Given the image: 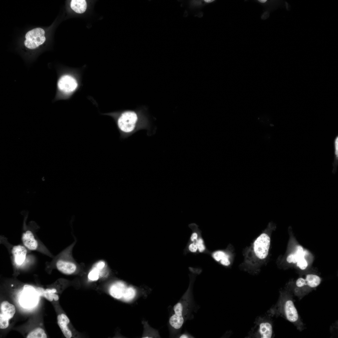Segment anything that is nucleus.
Listing matches in <instances>:
<instances>
[{
	"instance_id": "19",
	"label": "nucleus",
	"mask_w": 338,
	"mask_h": 338,
	"mask_svg": "<svg viewBox=\"0 0 338 338\" xmlns=\"http://www.w3.org/2000/svg\"><path fill=\"white\" fill-rule=\"evenodd\" d=\"M213 257L216 261H220L223 265L228 266L230 264L229 256L223 251H218L215 252L213 254Z\"/></svg>"
},
{
	"instance_id": "12",
	"label": "nucleus",
	"mask_w": 338,
	"mask_h": 338,
	"mask_svg": "<svg viewBox=\"0 0 338 338\" xmlns=\"http://www.w3.org/2000/svg\"><path fill=\"white\" fill-rule=\"evenodd\" d=\"M14 261L18 265H21L25 261L27 253L26 247L20 245L14 246L12 250Z\"/></svg>"
},
{
	"instance_id": "1",
	"label": "nucleus",
	"mask_w": 338,
	"mask_h": 338,
	"mask_svg": "<svg viewBox=\"0 0 338 338\" xmlns=\"http://www.w3.org/2000/svg\"><path fill=\"white\" fill-rule=\"evenodd\" d=\"M78 83L75 76L69 73L59 75L56 84V93L54 101L69 98L76 90Z\"/></svg>"
},
{
	"instance_id": "27",
	"label": "nucleus",
	"mask_w": 338,
	"mask_h": 338,
	"mask_svg": "<svg viewBox=\"0 0 338 338\" xmlns=\"http://www.w3.org/2000/svg\"><path fill=\"white\" fill-rule=\"evenodd\" d=\"M197 247L195 243H193L191 244L189 246V250L192 252H195L197 251Z\"/></svg>"
},
{
	"instance_id": "17",
	"label": "nucleus",
	"mask_w": 338,
	"mask_h": 338,
	"mask_svg": "<svg viewBox=\"0 0 338 338\" xmlns=\"http://www.w3.org/2000/svg\"><path fill=\"white\" fill-rule=\"evenodd\" d=\"M70 7L76 13H82L86 9L87 3L84 0H72L70 2Z\"/></svg>"
},
{
	"instance_id": "3",
	"label": "nucleus",
	"mask_w": 338,
	"mask_h": 338,
	"mask_svg": "<svg viewBox=\"0 0 338 338\" xmlns=\"http://www.w3.org/2000/svg\"><path fill=\"white\" fill-rule=\"evenodd\" d=\"M45 32L41 28H36L28 31L26 34L25 46L30 49H34L45 41Z\"/></svg>"
},
{
	"instance_id": "18",
	"label": "nucleus",
	"mask_w": 338,
	"mask_h": 338,
	"mask_svg": "<svg viewBox=\"0 0 338 338\" xmlns=\"http://www.w3.org/2000/svg\"><path fill=\"white\" fill-rule=\"evenodd\" d=\"M305 253L302 247L299 245L297 246L296 250L294 254L289 255L287 258V262L289 263H297L301 258L304 257Z\"/></svg>"
},
{
	"instance_id": "5",
	"label": "nucleus",
	"mask_w": 338,
	"mask_h": 338,
	"mask_svg": "<svg viewBox=\"0 0 338 338\" xmlns=\"http://www.w3.org/2000/svg\"><path fill=\"white\" fill-rule=\"evenodd\" d=\"M36 289L29 285H25L19 299V303L25 308L31 307L34 305L37 301Z\"/></svg>"
},
{
	"instance_id": "11",
	"label": "nucleus",
	"mask_w": 338,
	"mask_h": 338,
	"mask_svg": "<svg viewBox=\"0 0 338 338\" xmlns=\"http://www.w3.org/2000/svg\"><path fill=\"white\" fill-rule=\"evenodd\" d=\"M284 312L287 319L290 322H294L298 319L299 315L293 301L291 300L286 301L284 306Z\"/></svg>"
},
{
	"instance_id": "24",
	"label": "nucleus",
	"mask_w": 338,
	"mask_h": 338,
	"mask_svg": "<svg viewBox=\"0 0 338 338\" xmlns=\"http://www.w3.org/2000/svg\"><path fill=\"white\" fill-rule=\"evenodd\" d=\"M9 319L5 317L3 314H0V328L5 329L7 328L9 325Z\"/></svg>"
},
{
	"instance_id": "13",
	"label": "nucleus",
	"mask_w": 338,
	"mask_h": 338,
	"mask_svg": "<svg viewBox=\"0 0 338 338\" xmlns=\"http://www.w3.org/2000/svg\"><path fill=\"white\" fill-rule=\"evenodd\" d=\"M57 319L58 325L65 337L67 338H71L72 334L67 326L70 322L68 317L65 314H61L58 316Z\"/></svg>"
},
{
	"instance_id": "7",
	"label": "nucleus",
	"mask_w": 338,
	"mask_h": 338,
	"mask_svg": "<svg viewBox=\"0 0 338 338\" xmlns=\"http://www.w3.org/2000/svg\"><path fill=\"white\" fill-rule=\"evenodd\" d=\"M321 282V279L318 275L308 274L306 275L305 279L302 278L298 279L296 281V284L299 287L307 285L310 288H314L319 285Z\"/></svg>"
},
{
	"instance_id": "6",
	"label": "nucleus",
	"mask_w": 338,
	"mask_h": 338,
	"mask_svg": "<svg viewBox=\"0 0 338 338\" xmlns=\"http://www.w3.org/2000/svg\"><path fill=\"white\" fill-rule=\"evenodd\" d=\"M184 305L180 302L175 305L173 308L175 314L171 317L169 319L170 325L176 329H180L184 322L183 312Z\"/></svg>"
},
{
	"instance_id": "14",
	"label": "nucleus",
	"mask_w": 338,
	"mask_h": 338,
	"mask_svg": "<svg viewBox=\"0 0 338 338\" xmlns=\"http://www.w3.org/2000/svg\"><path fill=\"white\" fill-rule=\"evenodd\" d=\"M125 285L122 282H116L112 285L110 289V293L113 297L120 299L123 297L127 288Z\"/></svg>"
},
{
	"instance_id": "25",
	"label": "nucleus",
	"mask_w": 338,
	"mask_h": 338,
	"mask_svg": "<svg viewBox=\"0 0 338 338\" xmlns=\"http://www.w3.org/2000/svg\"><path fill=\"white\" fill-rule=\"evenodd\" d=\"M308 263L306 260L303 257L300 259L297 263V265L301 269H305L308 266Z\"/></svg>"
},
{
	"instance_id": "31",
	"label": "nucleus",
	"mask_w": 338,
	"mask_h": 338,
	"mask_svg": "<svg viewBox=\"0 0 338 338\" xmlns=\"http://www.w3.org/2000/svg\"><path fill=\"white\" fill-rule=\"evenodd\" d=\"M214 0H205L204 1L206 3H210L213 2Z\"/></svg>"
},
{
	"instance_id": "8",
	"label": "nucleus",
	"mask_w": 338,
	"mask_h": 338,
	"mask_svg": "<svg viewBox=\"0 0 338 338\" xmlns=\"http://www.w3.org/2000/svg\"><path fill=\"white\" fill-rule=\"evenodd\" d=\"M56 265L57 269L59 271L66 274L74 273L77 269L76 264L73 261L63 259H58Z\"/></svg>"
},
{
	"instance_id": "26",
	"label": "nucleus",
	"mask_w": 338,
	"mask_h": 338,
	"mask_svg": "<svg viewBox=\"0 0 338 338\" xmlns=\"http://www.w3.org/2000/svg\"><path fill=\"white\" fill-rule=\"evenodd\" d=\"M195 244L200 252H203L205 249V247L203 244V241L202 239L199 238L197 240Z\"/></svg>"
},
{
	"instance_id": "23",
	"label": "nucleus",
	"mask_w": 338,
	"mask_h": 338,
	"mask_svg": "<svg viewBox=\"0 0 338 338\" xmlns=\"http://www.w3.org/2000/svg\"><path fill=\"white\" fill-rule=\"evenodd\" d=\"M136 294V291L132 287L127 288L123 296L124 299L129 301L133 299Z\"/></svg>"
},
{
	"instance_id": "2",
	"label": "nucleus",
	"mask_w": 338,
	"mask_h": 338,
	"mask_svg": "<svg viewBox=\"0 0 338 338\" xmlns=\"http://www.w3.org/2000/svg\"><path fill=\"white\" fill-rule=\"evenodd\" d=\"M138 119V116L135 112L125 111L119 114L116 118L117 126L122 133L131 132L135 129Z\"/></svg>"
},
{
	"instance_id": "32",
	"label": "nucleus",
	"mask_w": 338,
	"mask_h": 338,
	"mask_svg": "<svg viewBox=\"0 0 338 338\" xmlns=\"http://www.w3.org/2000/svg\"><path fill=\"white\" fill-rule=\"evenodd\" d=\"M259 1L261 3H264L266 2L267 0H259Z\"/></svg>"
},
{
	"instance_id": "22",
	"label": "nucleus",
	"mask_w": 338,
	"mask_h": 338,
	"mask_svg": "<svg viewBox=\"0 0 338 338\" xmlns=\"http://www.w3.org/2000/svg\"><path fill=\"white\" fill-rule=\"evenodd\" d=\"M102 270L99 269L93 266L92 269L89 272L88 278L91 281H96L99 279Z\"/></svg>"
},
{
	"instance_id": "16",
	"label": "nucleus",
	"mask_w": 338,
	"mask_h": 338,
	"mask_svg": "<svg viewBox=\"0 0 338 338\" xmlns=\"http://www.w3.org/2000/svg\"><path fill=\"white\" fill-rule=\"evenodd\" d=\"M1 313L9 320L14 315L16 309L14 306L7 301H3L0 305Z\"/></svg>"
},
{
	"instance_id": "9",
	"label": "nucleus",
	"mask_w": 338,
	"mask_h": 338,
	"mask_svg": "<svg viewBox=\"0 0 338 338\" xmlns=\"http://www.w3.org/2000/svg\"><path fill=\"white\" fill-rule=\"evenodd\" d=\"M273 331L272 326L269 322L261 320L258 323L256 333L259 337L271 338Z\"/></svg>"
},
{
	"instance_id": "15",
	"label": "nucleus",
	"mask_w": 338,
	"mask_h": 338,
	"mask_svg": "<svg viewBox=\"0 0 338 338\" xmlns=\"http://www.w3.org/2000/svg\"><path fill=\"white\" fill-rule=\"evenodd\" d=\"M36 290L38 296L44 297L49 301H52L53 300L56 301L59 300L58 295L55 294L57 292L55 289H47L45 290L42 288L39 287Z\"/></svg>"
},
{
	"instance_id": "4",
	"label": "nucleus",
	"mask_w": 338,
	"mask_h": 338,
	"mask_svg": "<svg viewBox=\"0 0 338 338\" xmlns=\"http://www.w3.org/2000/svg\"><path fill=\"white\" fill-rule=\"evenodd\" d=\"M270 243V239L266 233L261 234L255 240L253 244V249L256 256L259 259H264L268 255Z\"/></svg>"
},
{
	"instance_id": "30",
	"label": "nucleus",
	"mask_w": 338,
	"mask_h": 338,
	"mask_svg": "<svg viewBox=\"0 0 338 338\" xmlns=\"http://www.w3.org/2000/svg\"><path fill=\"white\" fill-rule=\"evenodd\" d=\"M188 336L187 335L185 334H183L182 335L180 336V338H188Z\"/></svg>"
},
{
	"instance_id": "20",
	"label": "nucleus",
	"mask_w": 338,
	"mask_h": 338,
	"mask_svg": "<svg viewBox=\"0 0 338 338\" xmlns=\"http://www.w3.org/2000/svg\"><path fill=\"white\" fill-rule=\"evenodd\" d=\"M27 338H46L47 336L44 330L41 328H37L30 332Z\"/></svg>"
},
{
	"instance_id": "29",
	"label": "nucleus",
	"mask_w": 338,
	"mask_h": 338,
	"mask_svg": "<svg viewBox=\"0 0 338 338\" xmlns=\"http://www.w3.org/2000/svg\"><path fill=\"white\" fill-rule=\"evenodd\" d=\"M192 5H194L198 6L202 4V3L200 1H193L192 2Z\"/></svg>"
},
{
	"instance_id": "28",
	"label": "nucleus",
	"mask_w": 338,
	"mask_h": 338,
	"mask_svg": "<svg viewBox=\"0 0 338 338\" xmlns=\"http://www.w3.org/2000/svg\"><path fill=\"white\" fill-rule=\"evenodd\" d=\"M197 234L196 232L193 233L191 235V239L192 241L197 239Z\"/></svg>"
},
{
	"instance_id": "21",
	"label": "nucleus",
	"mask_w": 338,
	"mask_h": 338,
	"mask_svg": "<svg viewBox=\"0 0 338 338\" xmlns=\"http://www.w3.org/2000/svg\"><path fill=\"white\" fill-rule=\"evenodd\" d=\"M334 158L333 163V169L332 173L335 174L337 171L338 165V136L335 138L334 141Z\"/></svg>"
},
{
	"instance_id": "10",
	"label": "nucleus",
	"mask_w": 338,
	"mask_h": 338,
	"mask_svg": "<svg viewBox=\"0 0 338 338\" xmlns=\"http://www.w3.org/2000/svg\"><path fill=\"white\" fill-rule=\"evenodd\" d=\"M22 240L24 246L30 250H35L38 247V242L30 230H27L23 233Z\"/></svg>"
}]
</instances>
